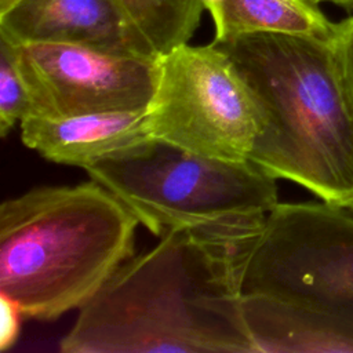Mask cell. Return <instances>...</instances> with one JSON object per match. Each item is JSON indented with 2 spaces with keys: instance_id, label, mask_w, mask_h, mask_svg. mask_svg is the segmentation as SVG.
I'll return each mask as SVG.
<instances>
[{
  "instance_id": "cell-2",
  "label": "cell",
  "mask_w": 353,
  "mask_h": 353,
  "mask_svg": "<svg viewBox=\"0 0 353 353\" xmlns=\"http://www.w3.org/2000/svg\"><path fill=\"white\" fill-rule=\"evenodd\" d=\"M229 255L254 353H353V210L279 201Z\"/></svg>"
},
{
  "instance_id": "cell-7",
  "label": "cell",
  "mask_w": 353,
  "mask_h": 353,
  "mask_svg": "<svg viewBox=\"0 0 353 353\" xmlns=\"http://www.w3.org/2000/svg\"><path fill=\"white\" fill-rule=\"evenodd\" d=\"M14 46L32 113L46 119L146 110L157 84L159 58L33 43Z\"/></svg>"
},
{
  "instance_id": "cell-11",
  "label": "cell",
  "mask_w": 353,
  "mask_h": 353,
  "mask_svg": "<svg viewBox=\"0 0 353 353\" xmlns=\"http://www.w3.org/2000/svg\"><path fill=\"white\" fill-rule=\"evenodd\" d=\"M18 0H0L4 12ZM142 55L157 59L186 44L205 10L200 0H117Z\"/></svg>"
},
{
  "instance_id": "cell-13",
  "label": "cell",
  "mask_w": 353,
  "mask_h": 353,
  "mask_svg": "<svg viewBox=\"0 0 353 353\" xmlns=\"http://www.w3.org/2000/svg\"><path fill=\"white\" fill-rule=\"evenodd\" d=\"M334 43L345 83L353 103V17L335 23ZM350 210H353V205Z\"/></svg>"
},
{
  "instance_id": "cell-14",
  "label": "cell",
  "mask_w": 353,
  "mask_h": 353,
  "mask_svg": "<svg viewBox=\"0 0 353 353\" xmlns=\"http://www.w3.org/2000/svg\"><path fill=\"white\" fill-rule=\"evenodd\" d=\"M21 307L8 296L0 294V350L11 349L21 332Z\"/></svg>"
},
{
  "instance_id": "cell-3",
  "label": "cell",
  "mask_w": 353,
  "mask_h": 353,
  "mask_svg": "<svg viewBox=\"0 0 353 353\" xmlns=\"http://www.w3.org/2000/svg\"><path fill=\"white\" fill-rule=\"evenodd\" d=\"M212 43L228 55L259 112L248 160L323 201L350 208L353 103L334 34L248 33Z\"/></svg>"
},
{
  "instance_id": "cell-5",
  "label": "cell",
  "mask_w": 353,
  "mask_h": 353,
  "mask_svg": "<svg viewBox=\"0 0 353 353\" xmlns=\"http://www.w3.org/2000/svg\"><path fill=\"white\" fill-rule=\"evenodd\" d=\"M84 170L157 237L189 232L233 244L279 203L277 178L252 161L205 157L156 138Z\"/></svg>"
},
{
  "instance_id": "cell-6",
  "label": "cell",
  "mask_w": 353,
  "mask_h": 353,
  "mask_svg": "<svg viewBox=\"0 0 353 353\" xmlns=\"http://www.w3.org/2000/svg\"><path fill=\"white\" fill-rule=\"evenodd\" d=\"M146 120L152 138L232 161L250 159L261 127L250 90L214 43H186L159 58Z\"/></svg>"
},
{
  "instance_id": "cell-12",
  "label": "cell",
  "mask_w": 353,
  "mask_h": 353,
  "mask_svg": "<svg viewBox=\"0 0 353 353\" xmlns=\"http://www.w3.org/2000/svg\"><path fill=\"white\" fill-rule=\"evenodd\" d=\"M32 113L30 98L17 63L14 46L0 39V135Z\"/></svg>"
},
{
  "instance_id": "cell-15",
  "label": "cell",
  "mask_w": 353,
  "mask_h": 353,
  "mask_svg": "<svg viewBox=\"0 0 353 353\" xmlns=\"http://www.w3.org/2000/svg\"><path fill=\"white\" fill-rule=\"evenodd\" d=\"M314 1H331V3H335L338 6H342V7H353V0H314Z\"/></svg>"
},
{
  "instance_id": "cell-4",
  "label": "cell",
  "mask_w": 353,
  "mask_h": 353,
  "mask_svg": "<svg viewBox=\"0 0 353 353\" xmlns=\"http://www.w3.org/2000/svg\"><path fill=\"white\" fill-rule=\"evenodd\" d=\"M139 219L108 188H33L0 205V294L23 316L81 309L134 255Z\"/></svg>"
},
{
  "instance_id": "cell-8",
  "label": "cell",
  "mask_w": 353,
  "mask_h": 353,
  "mask_svg": "<svg viewBox=\"0 0 353 353\" xmlns=\"http://www.w3.org/2000/svg\"><path fill=\"white\" fill-rule=\"evenodd\" d=\"M0 39L15 46L59 43L145 57L117 0H18L0 12Z\"/></svg>"
},
{
  "instance_id": "cell-1",
  "label": "cell",
  "mask_w": 353,
  "mask_h": 353,
  "mask_svg": "<svg viewBox=\"0 0 353 353\" xmlns=\"http://www.w3.org/2000/svg\"><path fill=\"white\" fill-rule=\"evenodd\" d=\"M62 353H254L229 244L171 232L80 310Z\"/></svg>"
},
{
  "instance_id": "cell-9",
  "label": "cell",
  "mask_w": 353,
  "mask_h": 353,
  "mask_svg": "<svg viewBox=\"0 0 353 353\" xmlns=\"http://www.w3.org/2000/svg\"><path fill=\"white\" fill-rule=\"evenodd\" d=\"M19 127L26 148L52 163L81 168L152 138L146 110L62 119L29 116L19 121Z\"/></svg>"
},
{
  "instance_id": "cell-10",
  "label": "cell",
  "mask_w": 353,
  "mask_h": 353,
  "mask_svg": "<svg viewBox=\"0 0 353 353\" xmlns=\"http://www.w3.org/2000/svg\"><path fill=\"white\" fill-rule=\"evenodd\" d=\"M214 41L248 33H292L328 37L335 23L314 0H221L211 11Z\"/></svg>"
}]
</instances>
